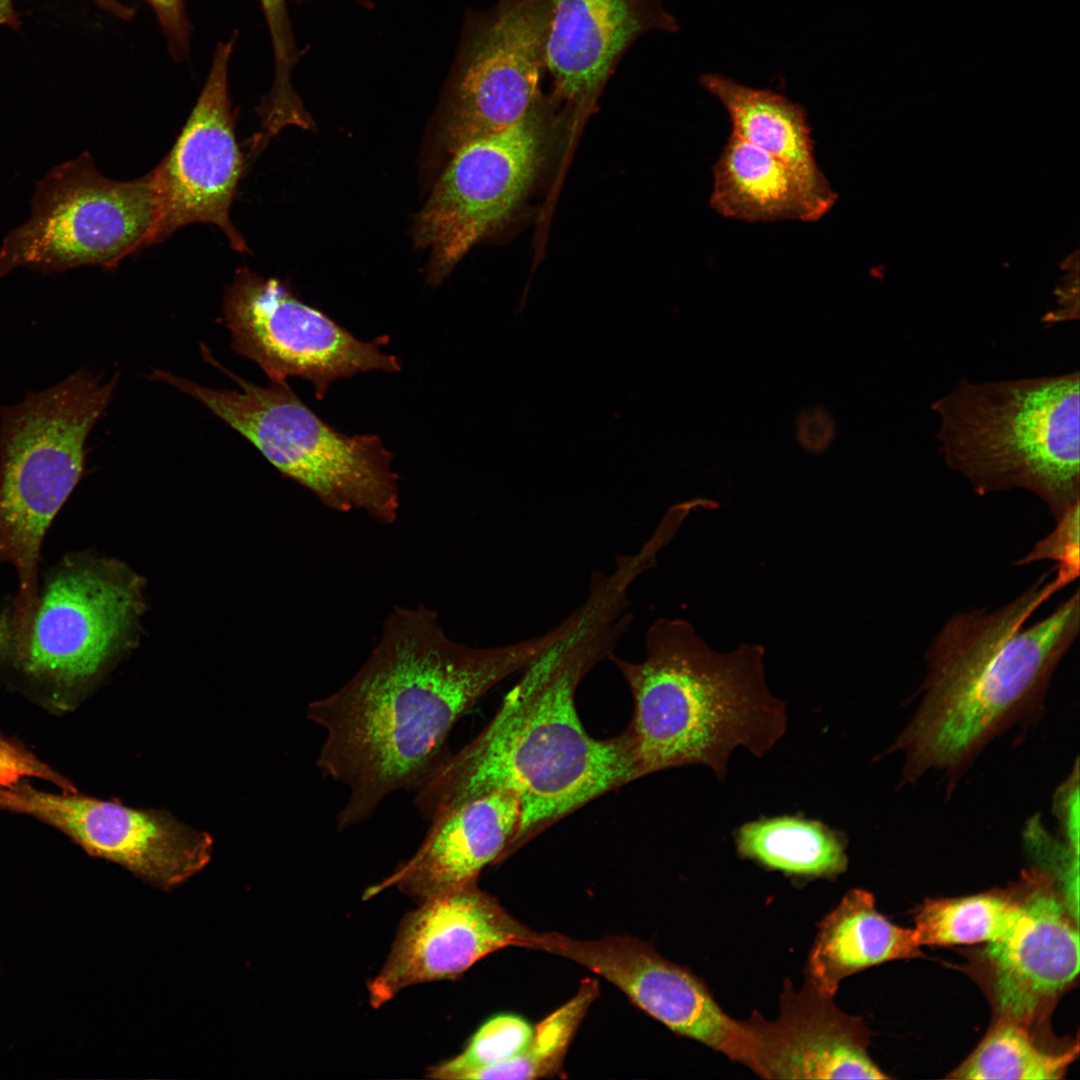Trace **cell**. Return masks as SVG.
Here are the masks:
<instances>
[{
  "label": "cell",
  "mask_w": 1080,
  "mask_h": 1080,
  "mask_svg": "<svg viewBox=\"0 0 1080 1080\" xmlns=\"http://www.w3.org/2000/svg\"><path fill=\"white\" fill-rule=\"evenodd\" d=\"M496 647L451 639L424 605L395 607L371 654L333 694L309 704L325 732L317 765L348 789L338 831L370 818L389 795L419 790L451 755L459 719L562 633Z\"/></svg>",
  "instance_id": "cell-1"
},
{
  "label": "cell",
  "mask_w": 1080,
  "mask_h": 1080,
  "mask_svg": "<svg viewBox=\"0 0 1080 1080\" xmlns=\"http://www.w3.org/2000/svg\"><path fill=\"white\" fill-rule=\"evenodd\" d=\"M630 621L591 608L568 616L564 632L522 670L485 728L451 753L416 791L428 820L498 789L514 792L521 822L513 853L595 799L641 778L628 728L589 735L576 708L588 672L609 659Z\"/></svg>",
  "instance_id": "cell-2"
},
{
  "label": "cell",
  "mask_w": 1080,
  "mask_h": 1080,
  "mask_svg": "<svg viewBox=\"0 0 1080 1080\" xmlns=\"http://www.w3.org/2000/svg\"><path fill=\"white\" fill-rule=\"evenodd\" d=\"M1073 582L1057 570L1000 609L950 617L931 642L921 699L893 750L904 779L956 772L1009 724L1039 703L1079 634L1078 589L1049 615L1035 611Z\"/></svg>",
  "instance_id": "cell-3"
},
{
  "label": "cell",
  "mask_w": 1080,
  "mask_h": 1080,
  "mask_svg": "<svg viewBox=\"0 0 1080 1080\" xmlns=\"http://www.w3.org/2000/svg\"><path fill=\"white\" fill-rule=\"evenodd\" d=\"M764 648L742 643L718 653L683 619H657L638 662L610 660L631 691L629 729L641 776L702 764L719 780L731 753L761 758L784 736L787 712L768 689Z\"/></svg>",
  "instance_id": "cell-4"
},
{
  "label": "cell",
  "mask_w": 1080,
  "mask_h": 1080,
  "mask_svg": "<svg viewBox=\"0 0 1080 1080\" xmlns=\"http://www.w3.org/2000/svg\"><path fill=\"white\" fill-rule=\"evenodd\" d=\"M1079 373L975 383L935 400L945 463L980 495L1024 489L1055 521L1079 504Z\"/></svg>",
  "instance_id": "cell-5"
},
{
  "label": "cell",
  "mask_w": 1080,
  "mask_h": 1080,
  "mask_svg": "<svg viewBox=\"0 0 1080 1080\" xmlns=\"http://www.w3.org/2000/svg\"><path fill=\"white\" fill-rule=\"evenodd\" d=\"M118 378L82 368L0 409V563L16 571L7 606L18 621L35 609L43 540L83 476L87 438Z\"/></svg>",
  "instance_id": "cell-6"
},
{
  "label": "cell",
  "mask_w": 1080,
  "mask_h": 1080,
  "mask_svg": "<svg viewBox=\"0 0 1080 1080\" xmlns=\"http://www.w3.org/2000/svg\"><path fill=\"white\" fill-rule=\"evenodd\" d=\"M139 600L136 579L119 563L63 555L39 578L25 632L0 643V679L54 710L72 709L122 651Z\"/></svg>",
  "instance_id": "cell-7"
},
{
  "label": "cell",
  "mask_w": 1080,
  "mask_h": 1080,
  "mask_svg": "<svg viewBox=\"0 0 1080 1080\" xmlns=\"http://www.w3.org/2000/svg\"><path fill=\"white\" fill-rule=\"evenodd\" d=\"M153 378L202 403L327 507L360 511L383 525L397 519L398 475L391 468L393 456L379 436L338 432L312 412L286 381L262 387L233 375L240 389L230 391L162 370H155Z\"/></svg>",
  "instance_id": "cell-8"
},
{
  "label": "cell",
  "mask_w": 1080,
  "mask_h": 1080,
  "mask_svg": "<svg viewBox=\"0 0 1080 1080\" xmlns=\"http://www.w3.org/2000/svg\"><path fill=\"white\" fill-rule=\"evenodd\" d=\"M156 208L152 171L115 181L83 152L37 182L30 218L2 242L0 279L20 267L42 274L90 265L113 269L152 244Z\"/></svg>",
  "instance_id": "cell-9"
},
{
  "label": "cell",
  "mask_w": 1080,
  "mask_h": 1080,
  "mask_svg": "<svg viewBox=\"0 0 1080 1080\" xmlns=\"http://www.w3.org/2000/svg\"><path fill=\"white\" fill-rule=\"evenodd\" d=\"M550 18V0H497L466 16L442 110L446 151L504 131L536 106Z\"/></svg>",
  "instance_id": "cell-10"
},
{
  "label": "cell",
  "mask_w": 1080,
  "mask_h": 1080,
  "mask_svg": "<svg viewBox=\"0 0 1080 1080\" xmlns=\"http://www.w3.org/2000/svg\"><path fill=\"white\" fill-rule=\"evenodd\" d=\"M541 104L516 125L451 154L414 223L416 245L430 251L431 284L441 283L526 194L541 158Z\"/></svg>",
  "instance_id": "cell-11"
},
{
  "label": "cell",
  "mask_w": 1080,
  "mask_h": 1080,
  "mask_svg": "<svg viewBox=\"0 0 1080 1080\" xmlns=\"http://www.w3.org/2000/svg\"><path fill=\"white\" fill-rule=\"evenodd\" d=\"M223 314L235 352L258 364L273 382L311 381L319 400L337 379L400 370L395 356L382 353L378 339H357L283 282L247 267L237 270L227 289Z\"/></svg>",
  "instance_id": "cell-12"
},
{
  "label": "cell",
  "mask_w": 1080,
  "mask_h": 1080,
  "mask_svg": "<svg viewBox=\"0 0 1080 1080\" xmlns=\"http://www.w3.org/2000/svg\"><path fill=\"white\" fill-rule=\"evenodd\" d=\"M526 949L583 966L672 1032L748 1068L754 1066L757 1038L750 1021L727 1015L697 976L662 957L650 943L630 936L581 940L552 931L534 932Z\"/></svg>",
  "instance_id": "cell-13"
},
{
  "label": "cell",
  "mask_w": 1080,
  "mask_h": 1080,
  "mask_svg": "<svg viewBox=\"0 0 1080 1080\" xmlns=\"http://www.w3.org/2000/svg\"><path fill=\"white\" fill-rule=\"evenodd\" d=\"M0 810L31 816L89 854L124 866L150 884L173 888L201 871L212 839L173 816L76 792L50 793L21 781L0 786Z\"/></svg>",
  "instance_id": "cell-14"
},
{
  "label": "cell",
  "mask_w": 1080,
  "mask_h": 1080,
  "mask_svg": "<svg viewBox=\"0 0 1080 1080\" xmlns=\"http://www.w3.org/2000/svg\"><path fill=\"white\" fill-rule=\"evenodd\" d=\"M234 38L218 44L205 85L166 157L153 169L157 216L152 244L193 223L217 226L233 250L250 253L230 220L245 168L228 94Z\"/></svg>",
  "instance_id": "cell-15"
},
{
  "label": "cell",
  "mask_w": 1080,
  "mask_h": 1080,
  "mask_svg": "<svg viewBox=\"0 0 1080 1080\" xmlns=\"http://www.w3.org/2000/svg\"><path fill=\"white\" fill-rule=\"evenodd\" d=\"M419 904L403 917L384 966L368 984L374 1008L412 985L456 979L503 948H525L534 932L477 881Z\"/></svg>",
  "instance_id": "cell-16"
},
{
  "label": "cell",
  "mask_w": 1080,
  "mask_h": 1080,
  "mask_svg": "<svg viewBox=\"0 0 1080 1080\" xmlns=\"http://www.w3.org/2000/svg\"><path fill=\"white\" fill-rule=\"evenodd\" d=\"M550 4L545 71L552 77L556 96L577 105L595 99L642 35L679 30L663 0H550Z\"/></svg>",
  "instance_id": "cell-17"
},
{
  "label": "cell",
  "mask_w": 1080,
  "mask_h": 1080,
  "mask_svg": "<svg viewBox=\"0 0 1080 1080\" xmlns=\"http://www.w3.org/2000/svg\"><path fill=\"white\" fill-rule=\"evenodd\" d=\"M520 822L519 798L507 789L454 807L432 819L416 853L364 897L395 886L421 903L477 881L486 866L512 855Z\"/></svg>",
  "instance_id": "cell-18"
},
{
  "label": "cell",
  "mask_w": 1080,
  "mask_h": 1080,
  "mask_svg": "<svg viewBox=\"0 0 1080 1080\" xmlns=\"http://www.w3.org/2000/svg\"><path fill=\"white\" fill-rule=\"evenodd\" d=\"M777 1020L751 1017L766 1079H886L866 1052L865 1031L808 981L784 985Z\"/></svg>",
  "instance_id": "cell-19"
},
{
  "label": "cell",
  "mask_w": 1080,
  "mask_h": 1080,
  "mask_svg": "<svg viewBox=\"0 0 1080 1080\" xmlns=\"http://www.w3.org/2000/svg\"><path fill=\"white\" fill-rule=\"evenodd\" d=\"M1002 1015L1028 1023L1079 972V933L1065 906L1045 888L1020 900L1019 913L986 952Z\"/></svg>",
  "instance_id": "cell-20"
},
{
  "label": "cell",
  "mask_w": 1080,
  "mask_h": 1080,
  "mask_svg": "<svg viewBox=\"0 0 1080 1080\" xmlns=\"http://www.w3.org/2000/svg\"><path fill=\"white\" fill-rule=\"evenodd\" d=\"M711 208L749 222H817L836 192L816 186L775 156L730 134L712 167Z\"/></svg>",
  "instance_id": "cell-21"
},
{
  "label": "cell",
  "mask_w": 1080,
  "mask_h": 1080,
  "mask_svg": "<svg viewBox=\"0 0 1080 1080\" xmlns=\"http://www.w3.org/2000/svg\"><path fill=\"white\" fill-rule=\"evenodd\" d=\"M914 929L891 923L863 889L850 890L819 924L807 965V981L832 997L840 981L883 962L921 955Z\"/></svg>",
  "instance_id": "cell-22"
},
{
  "label": "cell",
  "mask_w": 1080,
  "mask_h": 1080,
  "mask_svg": "<svg viewBox=\"0 0 1080 1080\" xmlns=\"http://www.w3.org/2000/svg\"><path fill=\"white\" fill-rule=\"evenodd\" d=\"M701 87L725 108L731 134L775 156L816 186L831 189L814 156V141L802 105L766 88L703 73Z\"/></svg>",
  "instance_id": "cell-23"
},
{
  "label": "cell",
  "mask_w": 1080,
  "mask_h": 1080,
  "mask_svg": "<svg viewBox=\"0 0 1080 1080\" xmlns=\"http://www.w3.org/2000/svg\"><path fill=\"white\" fill-rule=\"evenodd\" d=\"M738 854L787 875L831 878L848 864L839 832L817 820L799 816L761 818L735 833Z\"/></svg>",
  "instance_id": "cell-24"
},
{
  "label": "cell",
  "mask_w": 1080,
  "mask_h": 1080,
  "mask_svg": "<svg viewBox=\"0 0 1080 1080\" xmlns=\"http://www.w3.org/2000/svg\"><path fill=\"white\" fill-rule=\"evenodd\" d=\"M1078 1054V1045L1062 1052L1035 1043L1027 1024L1002 1015L975 1050L949 1077L955 1079H1061Z\"/></svg>",
  "instance_id": "cell-25"
},
{
  "label": "cell",
  "mask_w": 1080,
  "mask_h": 1080,
  "mask_svg": "<svg viewBox=\"0 0 1080 1080\" xmlns=\"http://www.w3.org/2000/svg\"><path fill=\"white\" fill-rule=\"evenodd\" d=\"M1020 900L1001 893L929 899L915 916V935L922 945L991 943L1016 919Z\"/></svg>",
  "instance_id": "cell-26"
},
{
  "label": "cell",
  "mask_w": 1080,
  "mask_h": 1080,
  "mask_svg": "<svg viewBox=\"0 0 1080 1080\" xmlns=\"http://www.w3.org/2000/svg\"><path fill=\"white\" fill-rule=\"evenodd\" d=\"M598 995L597 980L583 979L572 998L538 1023L518 1055L478 1071L472 1079L533 1080L559 1074L570 1043Z\"/></svg>",
  "instance_id": "cell-27"
},
{
  "label": "cell",
  "mask_w": 1080,
  "mask_h": 1080,
  "mask_svg": "<svg viewBox=\"0 0 1080 1080\" xmlns=\"http://www.w3.org/2000/svg\"><path fill=\"white\" fill-rule=\"evenodd\" d=\"M533 1028L524 1018L500 1014L489 1018L455 1057L428 1069L429 1078L472 1079L478 1071L518 1055L528 1044Z\"/></svg>",
  "instance_id": "cell-28"
},
{
  "label": "cell",
  "mask_w": 1080,
  "mask_h": 1080,
  "mask_svg": "<svg viewBox=\"0 0 1080 1080\" xmlns=\"http://www.w3.org/2000/svg\"><path fill=\"white\" fill-rule=\"evenodd\" d=\"M260 1L269 27L274 56L272 89L261 107L272 119L289 120L303 110V105L291 85L292 68L300 54L292 36L286 0Z\"/></svg>",
  "instance_id": "cell-29"
},
{
  "label": "cell",
  "mask_w": 1080,
  "mask_h": 1080,
  "mask_svg": "<svg viewBox=\"0 0 1080 1080\" xmlns=\"http://www.w3.org/2000/svg\"><path fill=\"white\" fill-rule=\"evenodd\" d=\"M1043 560L1057 562L1056 568L1073 579L1079 576V504L1058 519L1054 530L1021 558L1017 565Z\"/></svg>",
  "instance_id": "cell-30"
},
{
  "label": "cell",
  "mask_w": 1080,
  "mask_h": 1080,
  "mask_svg": "<svg viewBox=\"0 0 1080 1080\" xmlns=\"http://www.w3.org/2000/svg\"><path fill=\"white\" fill-rule=\"evenodd\" d=\"M25 778L49 781L63 792L77 791L73 783L23 745L0 735V786L11 787Z\"/></svg>",
  "instance_id": "cell-31"
},
{
  "label": "cell",
  "mask_w": 1080,
  "mask_h": 1080,
  "mask_svg": "<svg viewBox=\"0 0 1080 1080\" xmlns=\"http://www.w3.org/2000/svg\"><path fill=\"white\" fill-rule=\"evenodd\" d=\"M1054 811L1065 843L1079 854V773L1078 761L1071 775L1058 788L1054 798Z\"/></svg>",
  "instance_id": "cell-32"
},
{
  "label": "cell",
  "mask_w": 1080,
  "mask_h": 1080,
  "mask_svg": "<svg viewBox=\"0 0 1080 1080\" xmlns=\"http://www.w3.org/2000/svg\"><path fill=\"white\" fill-rule=\"evenodd\" d=\"M795 426L798 442L811 453L825 451L836 433L833 417L820 406L802 411L796 418Z\"/></svg>",
  "instance_id": "cell-33"
},
{
  "label": "cell",
  "mask_w": 1080,
  "mask_h": 1080,
  "mask_svg": "<svg viewBox=\"0 0 1080 1080\" xmlns=\"http://www.w3.org/2000/svg\"><path fill=\"white\" fill-rule=\"evenodd\" d=\"M159 20L176 43H182L187 34V24L182 0H148Z\"/></svg>",
  "instance_id": "cell-34"
},
{
  "label": "cell",
  "mask_w": 1080,
  "mask_h": 1080,
  "mask_svg": "<svg viewBox=\"0 0 1080 1080\" xmlns=\"http://www.w3.org/2000/svg\"><path fill=\"white\" fill-rule=\"evenodd\" d=\"M0 25H6L14 29L20 26V20L14 11L12 0H0Z\"/></svg>",
  "instance_id": "cell-35"
},
{
  "label": "cell",
  "mask_w": 1080,
  "mask_h": 1080,
  "mask_svg": "<svg viewBox=\"0 0 1080 1080\" xmlns=\"http://www.w3.org/2000/svg\"><path fill=\"white\" fill-rule=\"evenodd\" d=\"M96 4L109 12L115 14L122 19H129L133 16V10L123 5L118 0H93Z\"/></svg>",
  "instance_id": "cell-36"
},
{
  "label": "cell",
  "mask_w": 1080,
  "mask_h": 1080,
  "mask_svg": "<svg viewBox=\"0 0 1080 1080\" xmlns=\"http://www.w3.org/2000/svg\"><path fill=\"white\" fill-rule=\"evenodd\" d=\"M357 1L360 4L364 5L365 7H368V8L370 7V0H357Z\"/></svg>",
  "instance_id": "cell-37"
}]
</instances>
